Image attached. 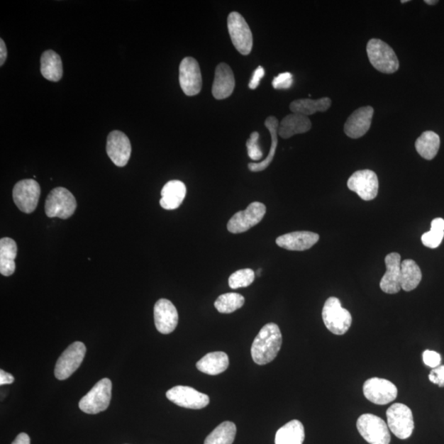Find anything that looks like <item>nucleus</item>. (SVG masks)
Returning <instances> with one entry per match:
<instances>
[{"label":"nucleus","mask_w":444,"mask_h":444,"mask_svg":"<svg viewBox=\"0 0 444 444\" xmlns=\"http://www.w3.org/2000/svg\"><path fill=\"white\" fill-rule=\"evenodd\" d=\"M282 344V335L280 328L274 323L266 324L252 344V360L260 365L272 362L280 352Z\"/></svg>","instance_id":"obj_1"},{"label":"nucleus","mask_w":444,"mask_h":444,"mask_svg":"<svg viewBox=\"0 0 444 444\" xmlns=\"http://www.w3.org/2000/svg\"><path fill=\"white\" fill-rule=\"evenodd\" d=\"M366 50L371 65L381 73L394 74L399 70V60L394 50L384 41L371 39Z\"/></svg>","instance_id":"obj_2"},{"label":"nucleus","mask_w":444,"mask_h":444,"mask_svg":"<svg viewBox=\"0 0 444 444\" xmlns=\"http://www.w3.org/2000/svg\"><path fill=\"white\" fill-rule=\"evenodd\" d=\"M322 316L325 326L335 335H344L352 326V314L342 306L337 297L327 299L324 304Z\"/></svg>","instance_id":"obj_3"},{"label":"nucleus","mask_w":444,"mask_h":444,"mask_svg":"<svg viewBox=\"0 0 444 444\" xmlns=\"http://www.w3.org/2000/svg\"><path fill=\"white\" fill-rule=\"evenodd\" d=\"M76 209L77 202L74 196L70 190L63 187L51 190L45 200V214L50 218L68 219L74 215Z\"/></svg>","instance_id":"obj_4"},{"label":"nucleus","mask_w":444,"mask_h":444,"mask_svg":"<svg viewBox=\"0 0 444 444\" xmlns=\"http://www.w3.org/2000/svg\"><path fill=\"white\" fill-rule=\"evenodd\" d=\"M112 383L109 379H103L82 397L79 408L87 414L95 415L109 407L111 400Z\"/></svg>","instance_id":"obj_5"},{"label":"nucleus","mask_w":444,"mask_h":444,"mask_svg":"<svg viewBox=\"0 0 444 444\" xmlns=\"http://www.w3.org/2000/svg\"><path fill=\"white\" fill-rule=\"evenodd\" d=\"M356 427L360 435L370 444H389V428L380 417L373 414H364L359 417Z\"/></svg>","instance_id":"obj_6"},{"label":"nucleus","mask_w":444,"mask_h":444,"mask_svg":"<svg viewBox=\"0 0 444 444\" xmlns=\"http://www.w3.org/2000/svg\"><path fill=\"white\" fill-rule=\"evenodd\" d=\"M389 430L400 440H407L414 431L415 423L409 407L402 404H395L387 411Z\"/></svg>","instance_id":"obj_7"},{"label":"nucleus","mask_w":444,"mask_h":444,"mask_svg":"<svg viewBox=\"0 0 444 444\" xmlns=\"http://www.w3.org/2000/svg\"><path fill=\"white\" fill-rule=\"evenodd\" d=\"M227 27L232 43L243 55H250L252 48V34L244 17L237 12H232L227 19Z\"/></svg>","instance_id":"obj_8"},{"label":"nucleus","mask_w":444,"mask_h":444,"mask_svg":"<svg viewBox=\"0 0 444 444\" xmlns=\"http://www.w3.org/2000/svg\"><path fill=\"white\" fill-rule=\"evenodd\" d=\"M87 353L86 345L75 342L60 355L55 365V376L57 379L65 380L80 367Z\"/></svg>","instance_id":"obj_9"},{"label":"nucleus","mask_w":444,"mask_h":444,"mask_svg":"<svg viewBox=\"0 0 444 444\" xmlns=\"http://www.w3.org/2000/svg\"><path fill=\"white\" fill-rule=\"evenodd\" d=\"M266 211L265 204L252 202L245 211H240L232 216L227 224V230L232 234L244 233L261 222Z\"/></svg>","instance_id":"obj_10"},{"label":"nucleus","mask_w":444,"mask_h":444,"mask_svg":"<svg viewBox=\"0 0 444 444\" xmlns=\"http://www.w3.org/2000/svg\"><path fill=\"white\" fill-rule=\"evenodd\" d=\"M40 196V184L34 179H23L15 184L13 199L20 211L30 214L37 209Z\"/></svg>","instance_id":"obj_11"},{"label":"nucleus","mask_w":444,"mask_h":444,"mask_svg":"<svg viewBox=\"0 0 444 444\" xmlns=\"http://www.w3.org/2000/svg\"><path fill=\"white\" fill-rule=\"evenodd\" d=\"M179 84L185 95H198L202 89L203 79L198 61L186 57L179 65Z\"/></svg>","instance_id":"obj_12"},{"label":"nucleus","mask_w":444,"mask_h":444,"mask_svg":"<svg viewBox=\"0 0 444 444\" xmlns=\"http://www.w3.org/2000/svg\"><path fill=\"white\" fill-rule=\"evenodd\" d=\"M348 189L357 194L361 199L371 201L379 193V179L370 170H361L355 172L348 182Z\"/></svg>","instance_id":"obj_13"},{"label":"nucleus","mask_w":444,"mask_h":444,"mask_svg":"<svg viewBox=\"0 0 444 444\" xmlns=\"http://www.w3.org/2000/svg\"><path fill=\"white\" fill-rule=\"evenodd\" d=\"M167 397L173 404L188 409H203L209 404V396L191 387L175 386L167 392Z\"/></svg>","instance_id":"obj_14"},{"label":"nucleus","mask_w":444,"mask_h":444,"mask_svg":"<svg viewBox=\"0 0 444 444\" xmlns=\"http://www.w3.org/2000/svg\"><path fill=\"white\" fill-rule=\"evenodd\" d=\"M363 392L366 399L376 405L389 404L397 396L396 387L390 381L380 378L366 380Z\"/></svg>","instance_id":"obj_15"},{"label":"nucleus","mask_w":444,"mask_h":444,"mask_svg":"<svg viewBox=\"0 0 444 444\" xmlns=\"http://www.w3.org/2000/svg\"><path fill=\"white\" fill-rule=\"evenodd\" d=\"M132 148L130 139L126 133L115 131L107 137L106 152L116 166L126 167L131 156Z\"/></svg>","instance_id":"obj_16"},{"label":"nucleus","mask_w":444,"mask_h":444,"mask_svg":"<svg viewBox=\"0 0 444 444\" xmlns=\"http://www.w3.org/2000/svg\"><path fill=\"white\" fill-rule=\"evenodd\" d=\"M154 320L159 333H172L179 322L177 309L168 299H159L154 306Z\"/></svg>","instance_id":"obj_17"},{"label":"nucleus","mask_w":444,"mask_h":444,"mask_svg":"<svg viewBox=\"0 0 444 444\" xmlns=\"http://www.w3.org/2000/svg\"><path fill=\"white\" fill-rule=\"evenodd\" d=\"M374 110L372 106L360 107L348 118L344 126L345 133L350 138H360L370 131Z\"/></svg>","instance_id":"obj_18"},{"label":"nucleus","mask_w":444,"mask_h":444,"mask_svg":"<svg viewBox=\"0 0 444 444\" xmlns=\"http://www.w3.org/2000/svg\"><path fill=\"white\" fill-rule=\"evenodd\" d=\"M386 272L381 279V290L387 294H396L401 291V255L391 252L385 257Z\"/></svg>","instance_id":"obj_19"},{"label":"nucleus","mask_w":444,"mask_h":444,"mask_svg":"<svg viewBox=\"0 0 444 444\" xmlns=\"http://www.w3.org/2000/svg\"><path fill=\"white\" fill-rule=\"evenodd\" d=\"M319 235L311 231H296L279 236L277 245L291 251H304L317 244Z\"/></svg>","instance_id":"obj_20"},{"label":"nucleus","mask_w":444,"mask_h":444,"mask_svg":"<svg viewBox=\"0 0 444 444\" xmlns=\"http://www.w3.org/2000/svg\"><path fill=\"white\" fill-rule=\"evenodd\" d=\"M235 87V76L231 67L225 63H221L216 66L213 89H211L216 99L223 100L228 98L233 93Z\"/></svg>","instance_id":"obj_21"},{"label":"nucleus","mask_w":444,"mask_h":444,"mask_svg":"<svg viewBox=\"0 0 444 444\" xmlns=\"http://www.w3.org/2000/svg\"><path fill=\"white\" fill-rule=\"evenodd\" d=\"M312 123L309 117L292 113L287 116L279 123L278 135L282 138H290L296 134L307 133L311 130Z\"/></svg>","instance_id":"obj_22"},{"label":"nucleus","mask_w":444,"mask_h":444,"mask_svg":"<svg viewBox=\"0 0 444 444\" xmlns=\"http://www.w3.org/2000/svg\"><path fill=\"white\" fill-rule=\"evenodd\" d=\"M186 186L179 180H170L162 189L160 205L166 210L177 209L182 204L186 196Z\"/></svg>","instance_id":"obj_23"},{"label":"nucleus","mask_w":444,"mask_h":444,"mask_svg":"<svg viewBox=\"0 0 444 444\" xmlns=\"http://www.w3.org/2000/svg\"><path fill=\"white\" fill-rule=\"evenodd\" d=\"M18 254L16 242L9 237L0 240V273L4 277L12 276L16 270L15 260Z\"/></svg>","instance_id":"obj_24"},{"label":"nucleus","mask_w":444,"mask_h":444,"mask_svg":"<svg viewBox=\"0 0 444 444\" xmlns=\"http://www.w3.org/2000/svg\"><path fill=\"white\" fill-rule=\"evenodd\" d=\"M228 355L222 352L206 354L196 365V367L199 371L209 375H218L223 373L228 368Z\"/></svg>","instance_id":"obj_25"},{"label":"nucleus","mask_w":444,"mask_h":444,"mask_svg":"<svg viewBox=\"0 0 444 444\" xmlns=\"http://www.w3.org/2000/svg\"><path fill=\"white\" fill-rule=\"evenodd\" d=\"M40 73L51 82H59L63 76V64L60 56L55 51H45L40 58Z\"/></svg>","instance_id":"obj_26"},{"label":"nucleus","mask_w":444,"mask_h":444,"mask_svg":"<svg viewBox=\"0 0 444 444\" xmlns=\"http://www.w3.org/2000/svg\"><path fill=\"white\" fill-rule=\"evenodd\" d=\"M304 428L301 421L293 420L277 431L275 444H303Z\"/></svg>","instance_id":"obj_27"},{"label":"nucleus","mask_w":444,"mask_h":444,"mask_svg":"<svg viewBox=\"0 0 444 444\" xmlns=\"http://www.w3.org/2000/svg\"><path fill=\"white\" fill-rule=\"evenodd\" d=\"M332 106V101L328 97L321 99H299L291 103L290 109L292 113L304 116H312L317 112L327 111Z\"/></svg>","instance_id":"obj_28"},{"label":"nucleus","mask_w":444,"mask_h":444,"mask_svg":"<svg viewBox=\"0 0 444 444\" xmlns=\"http://www.w3.org/2000/svg\"><path fill=\"white\" fill-rule=\"evenodd\" d=\"M279 121L274 116H270L266 118L265 126L268 131H270L272 138V145L270 152L268 153L266 159L263 160L261 162H252L249 164V169L252 172H260L262 170H266L270 166L273 158L275 157L276 150L278 143V127Z\"/></svg>","instance_id":"obj_29"},{"label":"nucleus","mask_w":444,"mask_h":444,"mask_svg":"<svg viewBox=\"0 0 444 444\" xmlns=\"http://www.w3.org/2000/svg\"><path fill=\"white\" fill-rule=\"evenodd\" d=\"M422 273L415 261L406 260L401 265V287L405 292H411L419 286Z\"/></svg>","instance_id":"obj_30"},{"label":"nucleus","mask_w":444,"mask_h":444,"mask_svg":"<svg viewBox=\"0 0 444 444\" xmlns=\"http://www.w3.org/2000/svg\"><path fill=\"white\" fill-rule=\"evenodd\" d=\"M440 147V138L433 131H426L417 138L416 149L421 157L431 161L436 157Z\"/></svg>","instance_id":"obj_31"},{"label":"nucleus","mask_w":444,"mask_h":444,"mask_svg":"<svg viewBox=\"0 0 444 444\" xmlns=\"http://www.w3.org/2000/svg\"><path fill=\"white\" fill-rule=\"evenodd\" d=\"M236 426L233 422L221 423L206 438L204 444H232L235 441Z\"/></svg>","instance_id":"obj_32"},{"label":"nucleus","mask_w":444,"mask_h":444,"mask_svg":"<svg viewBox=\"0 0 444 444\" xmlns=\"http://www.w3.org/2000/svg\"><path fill=\"white\" fill-rule=\"evenodd\" d=\"M245 299L238 293H226L220 296L214 303L221 313H231L244 306Z\"/></svg>","instance_id":"obj_33"},{"label":"nucleus","mask_w":444,"mask_h":444,"mask_svg":"<svg viewBox=\"0 0 444 444\" xmlns=\"http://www.w3.org/2000/svg\"><path fill=\"white\" fill-rule=\"evenodd\" d=\"M255 273L250 268H245L232 273L229 277V286L231 289L248 287L254 282Z\"/></svg>","instance_id":"obj_34"},{"label":"nucleus","mask_w":444,"mask_h":444,"mask_svg":"<svg viewBox=\"0 0 444 444\" xmlns=\"http://www.w3.org/2000/svg\"><path fill=\"white\" fill-rule=\"evenodd\" d=\"M443 237V231L433 228V227H431L430 231H428L426 232V233L423 234L421 237V240L423 245H424L425 246L431 248V249H436V248L441 245Z\"/></svg>","instance_id":"obj_35"},{"label":"nucleus","mask_w":444,"mask_h":444,"mask_svg":"<svg viewBox=\"0 0 444 444\" xmlns=\"http://www.w3.org/2000/svg\"><path fill=\"white\" fill-rule=\"evenodd\" d=\"M260 133L252 132L250 138L248 139L246 143L248 154L252 161H260L263 157L262 152L259 145Z\"/></svg>","instance_id":"obj_36"},{"label":"nucleus","mask_w":444,"mask_h":444,"mask_svg":"<svg viewBox=\"0 0 444 444\" xmlns=\"http://www.w3.org/2000/svg\"><path fill=\"white\" fill-rule=\"evenodd\" d=\"M293 84V75L291 73H282L279 74L272 81V87L275 89H289Z\"/></svg>","instance_id":"obj_37"},{"label":"nucleus","mask_w":444,"mask_h":444,"mask_svg":"<svg viewBox=\"0 0 444 444\" xmlns=\"http://www.w3.org/2000/svg\"><path fill=\"white\" fill-rule=\"evenodd\" d=\"M423 360H424V363L426 365L428 366V367L435 369L438 367V366L441 364V355L436 352H433V350H425L424 353H423Z\"/></svg>","instance_id":"obj_38"},{"label":"nucleus","mask_w":444,"mask_h":444,"mask_svg":"<svg viewBox=\"0 0 444 444\" xmlns=\"http://www.w3.org/2000/svg\"><path fill=\"white\" fill-rule=\"evenodd\" d=\"M428 379L431 383L437 384L443 388L444 387V365L433 369L428 375Z\"/></svg>","instance_id":"obj_39"},{"label":"nucleus","mask_w":444,"mask_h":444,"mask_svg":"<svg viewBox=\"0 0 444 444\" xmlns=\"http://www.w3.org/2000/svg\"><path fill=\"white\" fill-rule=\"evenodd\" d=\"M265 75V70L262 68V66L257 67V68L254 72V74H252V79L250 80L249 87L251 90H255L257 87L260 86V81L262 77Z\"/></svg>","instance_id":"obj_40"},{"label":"nucleus","mask_w":444,"mask_h":444,"mask_svg":"<svg viewBox=\"0 0 444 444\" xmlns=\"http://www.w3.org/2000/svg\"><path fill=\"white\" fill-rule=\"evenodd\" d=\"M14 382V377L12 374L7 373L4 370H0V384L1 386L5 384H11Z\"/></svg>","instance_id":"obj_41"},{"label":"nucleus","mask_w":444,"mask_h":444,"mask_svg":"<svg viewBox=\"0 0 444 444\" xmlns=\"http://www.w3.org/2000/svg\"><path fill=\"white\" fill-rule=\"evenodd\" d=\"M8 51L6 45H5L3 39H0V66H3L6 61Z\"/></svg>","instance_id":"obj_42"},{"label":"nucleus","mask_w":444,"mask_h":444,"mask_svg":"<svg viewBox=\"0 0 444 444\" xmlns=\"http://www.w3.org/2000/svg\"><path fill=\"white\" fill-rule=\"evenodd\" d=\"M12 444H30V437L26 433H21Z\"/></svg>","instance_id":"obj_43"},{"label":"nucleus","mask_w":444,"mask_h":444,"mask_svg":"<svg viewBox=\"0 0 444 444\" xmlns=\"http://www.w3.org/2000/svg\"><path fill=\"white\" fill-rule=\"evenodd\" d=\"M431 227L440 229L444 231V220L443 218H435L431 222Z\"/></svg>","instance_id":"obj_44"},{"label":"nucleus","mask_w":444,"mask_h":444,"mask_svg":"<svg viewBox=\"0 0 444 444\" xmlns=\"http://www.w3.org/2000/svg\"><path fill=\"white\" fill-rule=\"evenodd\" d=\"M426 4H428V5H435L436 4L438 3V1H437V0H426L425 1Z\"/></svg>","instance_id":"obj_45"},{"label":"nucleus","mask_w":444,"mask_h":444,"mask_svg":"<svg viewBox=\"0 0 444 444\" xmlns=\"http://www.w3.org/2000/svg\"><path fill=\"white\" fill-rule=\"evenodd\" d=\"M409 2V0H402V1H401V4H406Z\"/></svg>","instance_id":"obj_46"}]
</instances>
